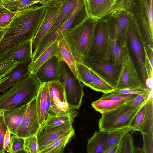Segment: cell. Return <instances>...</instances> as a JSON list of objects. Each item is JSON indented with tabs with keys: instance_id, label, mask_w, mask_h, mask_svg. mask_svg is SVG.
Listing matches in <instances>:
<instances>
[{
	"instance_id": "1",
	"label": "cell",
	"mask_w": 153,
	"mask_h": 153,
	"mask_svg": "<svg viewBox=\"0 0 153 153\" xmlns=\"http://www.w3.org/2000/svg\"><path fill=\"white\" fill-rule=\"evenodd\" d=\"M46 5H33L20 10L4 29L0 40V55L13 48L31 40L44 17Z\"/></svg>"
},
{
	"instance_id": "2",
	"label": "cell",
	"mask_w": 153,
	"mask_h": 153,
	"mask_svg": "<svg viewBox=\"0 0 153 153\" xmlns=\"http://www.w3.org/2000/svg\"><path fill=\"white\" fill-rule=\"evenodd\" d=\"M41 85L33 75L28 73L0 95V112L29 104L36 96Z\"/></svg>"
},
{
	"instance_id": "3",
	"label": "cell",
	"mask_w": 153,
	"mask_h": 153,
	"mask_svg": "<svg viewBox=\"0 0 153 153\" xmlns=\"http://www.w3.org/2000/svg\"><path fill=\"white\" fill-rule=\"evenodd\" d=\"M88 16L74 26L62 32L63 38L76 62L83 63L88 56L95 28Z\"/></svg>"
},
{
	"instance_id": "4",
	"label": "cell",
	"mask_w": 153,
	"mask_h": 153,
	"mask_svg": "<svg viewBox=\"0 0 153 153\" xmlns=\"http://www.w3.org/2000/svg\"><path fill=\"white\" fill-rule=\"evenodd\" d=\"M59 81L64 86L66 102L73 109H79L84 96L83 85L64 62L59 61Z\"/></svg>"
},
{
	"instance_id": "5",
	"label": "cell",
	"mask_w": 153,
	"mask_h": 153,
	"mask_svg": "<svg viewBox=\"0 0 153 153\" xmlns=\"http://www.w3.org/2000/svg\"><path fill=\"white\" fill-rule=\"evenodd\" d=\"M141 107L132 110L125 103L117 109L102 114L101 117L98 121L99 130L109 132L130 126L133 119Z\"/></svg>"
},
{
	"instance_id": "6",
	"label": "cell",
	"mask_w": 153,
	"mask_h": 153,
	"mask_svg": "<svg viewBox=\"0 0 153 153\" xmlns=\"http://www.w3.org/2000/svg\"><path fill=\"white\" fill-rule=\"evenodd\" d=\"M128 43L126 45L115 89L131 88L149 91L139 78L130 56Z\"/></svg>"
},
{
	"instance_id": "7",
	"label": "cell",
	"mask_w": 153,
	"mask_h": 153,
	"mask_svg": "<svg viewBox=\"0 0 153 153\" xmlns=\"http://www.w3.org/2000/svg\"><path fill=\"white\" fill-rule=\"evenodd\" d=\"M126 36L128 43L129 44L136 58L141 80L146 88V82L149 78L145 65L143 47L147 45L143 36L138 33L134 27L131 26L126 30Z\"/></svg>"
},
{
	"instance_id": "8",
	"label": "cell",
	"mask_w": 153,
	"mask_h": 153,
	"mask_svg": "<svg viewBox=\"0 0 153 153\" xmlns=\"http://www.w3.org/2000/svg\"><path fill=\"white\" fill-rule=\"evenodd\" d=\"M66 1L46 5L44 17L31 39L33 51L37 47L42 39L48 33L57 20L61 13L64 3Z\"/></svg>"
},
{
	"instance_id": "9",
	"label": "cell",
	"mask_w": 153,
	"mask_h": 153,
	"mask_svg": "<svg viewBox=\"0 0 153 153\" xmlns=\"http://www.w3.org/2000/svg\"><path fill=\"white\" fill-rule=\"evenodd\" d=\"M40 127L36 96L29 103L23 120L16 135L24 138L36 135Z\"/></svg>"
},
{
	"instance_id": "10",
	"label": "cell",
	"mask_w": 153,
	"mask_h": 153,
	"mask_svg": "<svg viewBox=\"0 0 153 153\" xmlns=\"http://www.w3.org/2000/svg\"><path fill=\"white\" fill-rule=\"evenodd\" d=\"M130 126L134 131L153 137V100L149 98L133 119Z\"/></svg>"
},
{
	"instance_id": "11",
	"label": "cell",
	"mask_w": 153,
	"mask_h": 153,
	"mask_svg": "<svg viewBox=\"0 0 153 153\" xmlns=\"http://www.w3.org/2000/svg\"><path fill=\"white\" fill-rule=\"evenodd\" d=\"M109 37L110 32L107 28L102 25H100L95 30L92 46L88 57L85 59L96 61L103 59L106 56Z\"/></svg>"
},
{
	"instance_id": "12",
	"label": "cell",
	"mask_w": 153,
	"mask_h": 153,
	"mask_svg": "<svg viewBox=\"0 0 153 153\" xmlns=\"http://www.w3.org/2000/svg\"><path fill=\"white\" fill-rule=\"evenodd\" d=\"M32 53L31 40H29L0 55V63L14 61L19 64L31 62Z\"/></svg>"
},
{
	"instance_id": "13",
	"label": "cell",
	"mask_w": 153,
	"mask_h": 153,
	"mask_svg": "<svg viewBox=\"0 0 153 153\" xmlns=\"http://www.w3.org/2000/svg\"><path fill=\"white\" fill-rule=\"evenodd\" d=\"M83 62L97 72L115 88L118 73L108 59L96 61L85 59H83Z\"/></svg>"
},
{
	"instance_id": "14",
	"label": "cell",
	"mask_w": 153,
	"mask_h": 153,
	"mask_svg": "<svg viewBox=\"0 0 153 153\" xmlns=\"http://www.w3.org/2000/svg\"><path fill=\"white\" fill-rule=\"evenodd\" d=\"M59 60L55 56L42 65L33 75L42 84L44 83L59 81Z\"/></svg>"
},
{
	"instance_id": "15",
	"label": "cell",
	"mask_w": 153,
	"mask_h": 153,
	"mask_svg": "<svg viewBox=\"0 0 153 153\" xmlns=\"http://www.w3.org/2000/svg\"><path fill=\"white\" fill-rule=\"evenodd\" d=\"M127 43L125 36L119 38H109L107 50L104 59H107L109 60L118 73L124 48Z\"/></svg>"
},
{
	"instance_id": "16",
	"label": "cell",
	"mask_w": 153,
	"mask_h": 153,
	"mask_svg": "<svg viewBox=\"0 0 153 153\" xmlns=\"http://www.w3.org/2000/svg\"><path fill=\"white\" fill-rule=\"evenodd\" d=\"M72 123H65L48 130L39 131L36 136L40 152L61 136L74 129Z\"/></svg>"
},
{
	"instance_id": "17",
	"label": "cell",
	"mask_w": 153,
	"mask_h": 153,
	"mask_svg": "<svg viewBox=\"0 0 153 153\" xmlns=\"http://www.w3.org/2000/svg\"><path fill=\"white\" fill-rule=\"evenodd\" d=\"M28 104L3 111L4 120L11 134L16 135L23 120Z\"/></svg>"
},
{
	"instance_id": "18",
	"label": "cell",
	"mask_w": 153,
	"mask_h": 153,
	"mask_svg": "<svg viewBox=\"0 0 153 153\" xmlns=\"http://www.w3.org/2000/svg\"><path fill=\"white\" fill-rule=\"evenodd\" d=\"M109 132L99 130L88 140L87 152L88 153H104Z\"/></svg>"
},
{
	"instance_id": "19",
	"label": "cell",
	"mask_w": 153,
	"mask_h": 153,
	"mask_svg": "<svg viewBox=\"0 0 153 153\" xmlns=\"http://www.w3.org/2000/svg\"><path fill=\"white\" fill-rule=\"evenodd\" d=\"M30 62L19 64L7 75L8 78L0 84V93L5 92L29 72L28 68Z\"/></svg>"
},
{
	"instance_id": "20",
	"label": "cell",
	"mask_w": 153,
	"mask_h": 153,
	"mask_svg": "<svg viewBox=\"0 0 153 153\" xmlns=\"http://www.w3.org/2000/svg\"><path fill=\"white\" fill-rule=\"evenodd\" d=\"M55 56L59 61H63L66 63L78 79L76 62L63 38L59 41Z\"/></svg>"
},
{
	"instance_id": "21",
	"label": "cell",
	"mask_w": 153,
	"mask_h": 153,
	"mask_svg": "<svg viewBox=\"0 0 153 153\" xmlns=\"http://www.w3.org/2000/svg\"><path fill=\"white\" fill-rule=\"evenodd\" d=\"M77 114L76 111L70 115L48 113L45 122L41 126L38 131L48 130L68 123H72L74 119Z\"/></svg>"
},
{
	"instance_id": "22",
	"label": "cell",
	"mask_w": 153,
	"mask_h": 153,
	"mask_svg": "<svg viewBox=\"0 0 153 153\" xmlns=\"http://www.w3.org/2000/svg\"><path fill=\"white\" fill-rule=\"evenodd\" d=\"M59 41L56 40L53 42L36 60L30 62L28 68L30 74L34 75L42 65L55 56Z\"/></svg>"
},
{
	"instance_id": "23",
	"label": "cell",
	"mask_w": 153,
	"mask_h": 153,
	"mask_svg": "<svg viewBox=\"0 0 153 153\" xmlns=\"http://www.w3.org/2000/svg\"><path fill=\"white\" fill-rule=\"evenodd\" d=\"M75 135L74 130L63 134L43 150L40 153H62L65 148Z\"/></svg>"
},
{
	"instance_id": "24",
	"label": "cell",
	"mask_w": 153,
	"mask_h": 153,
	"mask_svg": "<svg viewBox=\"0 0 153 153\" xmlns=\"http://www.w3.org/2000/svg\"><path fill=\"white\" fill-rule=\"evenodd\" d=\"M48 84H42L36 96V106L39 123L41 126L45 120Z\"/></svg>"
},
{
	"instance_id": "25",
	"label": "cell",
	"mask_w": 153,
	"mask_h": 153,
	"mask_svg": "<svg viewBox=\"0 0 153 153\" xmlns=\"http://www.w3.org/2000/svg\"><path fill=\"white\" fill-rule=\"evenodd\" d=\"M89 68L92 79V83L90 88L104 94L111 93L114 91L115 88L113 86L97 72Z\"/></svg>"
},
{
	"instance_id": "26",
	"label": "cell",
	"mask_w": 153,
	"mask_h": 153,
	"mask_svg": "<svg viewBox=\"0 0 153 153\" xmlns=\"http://www.w3.org/2000/svg\"><path fill=\"white\" fill-rule=\"evenodd\" d=\"M127 102L100 98L93 102L91 105L95 110L102 114L117 109Z\"/></svg>"
},
{
	"instance_id": "27",
	"label": "cell",
	"mask_w": 153,
	"mask_h": 153,
	"mask_svg": "<svg viewBox=\"0 0 153 153\" xmlns=\"http://www.w3.org/2000/svg\"><path fill=\"white\" fill-rule=\"evenodd\" d=\"M47 83L51 99V106L57 102H66L64 88L59 81L51 82Z\"/></svg>"
},
{
	"instance_id": "28",
	"label": "cell",
	"mask_w": 153,
	"mask_h": 153,
	"mask_svg": "<svg viewBox=\"0 0 153 153\" xmlns=\"http://www.w3.org/2000/svg\"><path fill=\"white\" fill-rule=\"evenodd\" d=\"M78 1L68 0L64 3L60 15L47 33L55 30L64 23L72 13Z\"/></svg>"
},
{
	"instance_id": "29",
	"label": "cell",
	"mask_w": 153,
	"mask_h": 153,
	"mask_svg": "<svg viewBox=\"0 0 153 153\" xmlns=\"http://www.w3.org/2000/svg\"><path fill=\"white\" fill-rule=\"evenodd\" d=\"M85 1L87 11L89 16L92 17L97 13L110 6L111 0H90Z\"/></svg>"
},
{
	"instance_id": "30",
	"label": "cell",
	"mask_w": 153,
	"mask_h": 153,
	"mask_svg": "<svg viewBox=\"0 0 153 153\" xmlns=\"http://www.w3.org/2000/svg\"><path fill=\"white\" fill-rule=\"evenodd\" d=\"M131 131H134V129L131 127L128 126L108 132V140L105 152L118 145L123 136Z\"/></svg>"
},
{
	"instance_id": "31",
	"label": "cell",
	"mask_w": 153,
	"mask_h": 153,
	"mask_svg": "<svg viewBox=\"0 0 153 153\" xmlns=\"http://www.w3.org/2000/svg\"><path fill=\"white\" fill-rule=\"evenodd\" d=\"M35 0H17L14 1H0V3L4 7L10 11L20 10L24 8L34 5L39 3Z\"/></svg>"
},
{
	"instance_id": "32",
	"label": "cell",
	"mask_w": 153,
	"mask_h": 153,
	"mask_svg": "<svg viewBox=\"0 0 153 153\" xmlns=\"http://www.w3.org/2000/svg\"><path fill=\"white\" fill-rule=\"evenodd\" d=\"M78 78L84 85L90 88L92 83V79L88 67L84 63L76 62Z\"/></svg>"
},
{
	"instance_id": "33",
	"label": "cell",
	"mask_w": 153,
	"mask_h": 153,
	"mask_svg": "<svg viewBox=\"0 0 153 153\" xmlns=\"http://www.w3.org/2000/svg\"><path fill=\"white\" fill-rule=\"evenodd\" d=\"M132 133L128 132L123 136L118 144L117 153H133L134 147Z\"/></svg>"
},
{
	"instance_id": "34",
	"label": "cell",
	"mask_w": 153,
	"mask_h": 153,
	"mask_svg": "<svg viewBox=\"0 0 153 153\" xmlns=\"http://www.w3.org/2000/svg\"><path fill=\"white\" fill-rule=\"evenodd\" d=\"M75 110L72 108L66 102L59 101L51 106L48 113L70 115L75 112L76 111Z\"/></svg>"
},
{
	"instance_id": "35",
	"label": "cell",
	"mask_w": 153,
	"mask_h": 153,
	"mask_svg": "<svg viewBox=\"0 0 153 153\" xmlns=\"http://www.w3.org/2000/svg\"><path fill=\"white\" fill-rule=\"evenodd\" d=\"M128 23V18L126 15L120 17L114 29L110 32V37L112 39L119 38L123 36L125 33L123 31Z\"/></svg>"
},
{
	"instance_id": "36",
	"label": "cell",
	"mask_w": 153,
	"mask_h": 153,
	"mask_svg": "<svg viewBox=\"0 0 153 153\" xmlns=\"http://www.w3.org/2000/svg\"><path fill=\"white\" fill-rule=\"evenodd\" d=\"M150 93L146 91L142 94L137 95L126 102V104L132 110L139 108L146 102L149 98Z\"/></svg>"
},
{
	"instance_id": "37",
	"label": "cell",
	"mask_w": 153,
	"mask_h": 153,
	"mask_svg": "<svg viewBox=\"0 0 153 153\" xmlns=\"http://www.w3.org/2000/svg\"><path fill=\"white\" fill-rule=\"evenodd\" d=\"M24 149L25 153H40L36 135L25 138Z\"/></svg>"
},
{
	"instance_id": "38",
	"label": "cell",
	"mask_w": 153,
	"mask_h": 153,
	"mask_svg": "<svg viewBox=\"0 0 153 153\" xmlns=\"http://www.w3.org/2000/svg\"><path fill=\"white\" fill-rule=\"evenodd\" d=\"M11 153H25L24 149L25 138L12 134L11 137Z\"/></svg>"
},
{
	"instance_id": "39",
	"label": "cell",
	"mask_w": 153,
	"mask_h": 153,
	"mask_svg": "<svg viewBox=\"0 0 153 153\" xmlns=\"http://www.w3.org/2000/svg\"><path fill=\"white\" fill-rule=\"evenodd\" d=\"M137 95L133 94L111 95L109 93L104 94L100 98L115 101H128L135 97Z\"/></svg>"
},
{
	"instance_id": "40",
	"label": "cell",
	"mask_w": 153,
	"mask_h": 153,
	"mask_svg": "<svg viewBox=\"0 0 153 153\" xmlns=\"http://www.w3.org/2000/svg\"><path fill=\"white\" fill-rule=\"evenodd\" d=\"M7 127L4 120L3 112H0V153L6 152L4 147L3 142Z\"/></svg>"
},
{
	"instance_id": "41",
	"label": "cell",
	"mask_w": 153,
	"mask_h": 153,
	"mask_svg": "<svg viewBox=\"0 0 153 153\" xmlns=\"http://www.w3.org/2000/svg\"><path fill=\"white\" fill-rule=\"evenodd\" d=\"M19 64L14 61L0 63V77L4 78L7 76Z\"/></svg>"
},
{
	"instance_id": "42",
	"label": "cell",
	"mask_w": 153,
	"mask_h": 153,
	"mask_svg": "<svg viewBox=\"0 0 153 153\" xmlns=\"http://www.w3.org/2000/svg\"><path fill=\"white\" fill-rule=\"evenodd\" d=\"M143 141L142 148L144 153H153V137L146 133L141 132Z\"/></svg>"
},
{
	"instance_id": "43",
	"label": "cell",
	"mask_w": 153,
	"mask_h": 153,
	"mask_svg": "<svg viewBox=\"0 0 153 153\" xmlns=\"http://www.w3.org/2000/svg\"><path fill=\"white\" fill-rule=\"evenodd\" d=\"M20 10L11 11L0 16V27L4 29L10 23Z\"/></svg>"
},
{
	"instance_id": "44",
	"label": "cell",
	"mask_w": 153,
	"mask_h": 153,
	"mask_svg": "<svg viewBox=\"0 0 153 153\" xmlns=\"http://www.w3.org/2000/svg\"><path fill=\"white\" fill-rule=\"evenodd\" d=\"M146 91H146L138 90L131 88H124L118 89H115L113 91L108 93L111 95L128 94L139 95L142 94Z\"/></svg>"
},
{
	"instance_id": "45",
	"label": "cell",
	"mask_w": 153,
	"mask_h": 153,
	"mask_svg": "<svg viewBox=\"0 0 153 153\" xmlns=\"http://www.w3.org/2000/svg\"><path fill=\"white\" fill-rule=\"evenodd\" d=\"M11 134V133L8 127H7L4 140L3 146L5 151L10 153H11L12 152Z\"/></svg>"
},
{
	"instance_id": "46",
	"label": "cell",
	"mask_w": 153,
	"mask_h": 153,
	"mask_svg": "<svg viewBox=\"0 0 153 153\" xmlns=\"http://www.w3.org/2000/svg\"><path fill=\"white\" fill-rule=\"evenodd\" d=\"M153 0L150 1L149 12V30L150 33L153 36Z\"/></svg>"
},
{
	"instance_id": "47",
	"label": "cell",
	"mask_w": 153,
	"mask_h": 153,
	"mask_svg": "<svg viewBox=\"0 0 153 153\" xmlns=\"http://www.w3.org/2000/svg\"><path fill=\"white\" fill-rule=\"evenodd\" d=\"M67 0H41L39 4H41L48 5L63 2Z\"/></svg>"
},
{
	"instance_id": "48",
	"label": "cell",
	"mask_w": 153,
	"mask_h": 153,
	"mask_svg": "<svg viewBox=\"0 0 153 153\" xmlns=\"http://www.w3.org/2000/svg\"><path fill=\"white\" fill-rule=\"evenodd\" d=\"M51 106V99L49 94L48 87L47 97L46 99V117L45 119L47 117V115L49 112Z\"/></svg>"
},
{
	"instance_id": "49",
	"label": "cell",
	"mask_w": 153,
	"mask_h": 153,
	"mask_svg": "<svg viewBox=\"0 0 153 153\" xmlns=\"http://www.w3.org/2000/svg\"><path fill=\"white\" fill-rule=\"evenodd\" d=\"M118 145L113 147L105 151L104 153H117Z\"/></svg>"
},
{
	"instance_id": "50",
	"label": "cell",
	"mask_w": 153,
	"mask_h": 153,
	"mask_svg": "<svg viewBox=\"0 0 153 153\" xmlns=\"http://www.w3.org/2000/svg\"><path fill=\"white\" fill-rule=\"evenodd\" d=\"M10 10L4 7L3 6L0 7V16L1 15L9 12H10ZM3 28L0 27V29Z\"/></svg>"
},
{
	"instance_id": "51",
	"label": "cell",
	"mask_w": 153,
	"mask_h": 153,
	"mask_svg": "<svg viewBox=\"0 0 153 153\" xmlns=\"http://www.w3.org/2000/svg\"><path fill=\"white\" fill-rule=\"evenodd\" d=\"M144 153V151L143 148L140 147H134V148L133 153Z\"/></svg>"
},
{
	"instance_id": "52",
	"label": "cell",
	"mask_w": 153,
	"mask_h": 153,
	"mask_svg": "<svg viewBox=\"0 0 153 153\" xmlns=\"http://www.w3.org/2000/svg\"><path fill=\"white\" fill-rule=\"evenodd\" d=\"M4 33V29H0V40L1 39Z\"/></svg>"
},
{
	"instance_id": "53",
	"label": "cell",
	"mask_w": 153,
	"mask_h": 153,
	"mask_svg": "<svg viewBox=\"0 0 153 153\" xmlns=\"http://www.w3.org/2000/svg\"><path fill=\"white\" fill-rule=\"evenodd\" d=\"M9 77V76H7L3 78L2 79H1L0 80V84L1 83V82H3L4 81L6 80Z\"/></svg>"
},
{
	"instance_id": "54",
	"label": "cell",
	"mask_w": 153,
	"mask_h": 153,
	"mask_svg": "<svg viewBox=\"0 0 153 153\" xmlns=\"http://www.w3.org/2000/svg\"><path fill=\"white\" fill-rule=\"evenodd\" d=\"M17 0H0V1H14Z\"/></svg>"
},
{
	"instance_id": "55",
	"label": "cell",
	"mask_w": 153,
	"mask_h": 153,
	"mask_svg": "<svg viewBox=\"0 0 153 153\" xmlns=\"http://www.w3.org/2000/svg\"><path fill=\"white\" fill-rule=\"evenodd\" d=\"M36 1H39H39L41 0H35Z\"/></svg>"
},
{
	"instance_id": "56",
	"label": "cell",
	"mask_w": 153,
	"mask_h": 153,
	"mask_svg": "<svg viewBox=\"0 0 153 153\" xmlns=\"http://www.w3.org/2000/svg\"><path fill=\"white\" fill-rule=\"evenodd\" d=\"M2 5L0 3V7L2 6Z\"/></svg>"
},
{
	"instance_id": "57",
	"label": "cell",
	"mask_w": 153,
	"mask_h": 153,
	"mask_svg": "<svg viewBox=\"0 0 153 153\" xmlns=\"http://www.w3.org/2000/svg\"><path fill=\"white\" fill-rule=\"evenodd\" d=\"M2 77H0V80L2 78Z\"/></svg>"
},
{
	"instance_id": "58",
	"label": "cell",
	"mask_w": 153,
	"mask_h": 153,
	"mask_svg": "<svg viewBox=\"0 0 153 153\" xmlns=\"http://www.w3.org/2000/svg\"></svg>"
}]
</instances>
